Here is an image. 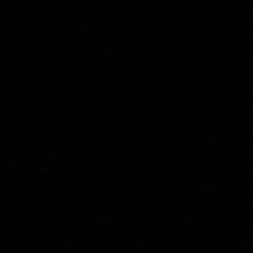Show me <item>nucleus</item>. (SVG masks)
Returning a JSON list of instances; mask_svg holds the SVG:
<instances>
[]
</instances>
